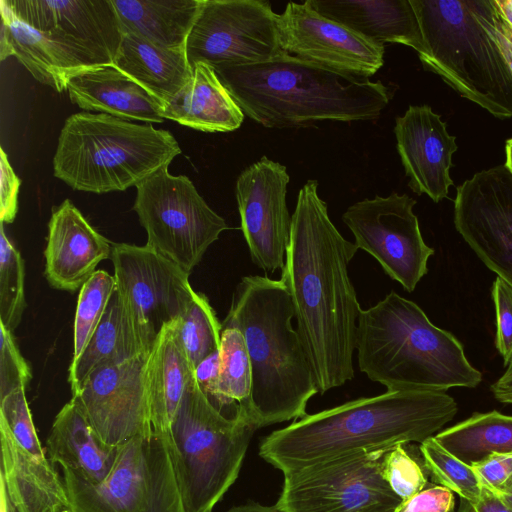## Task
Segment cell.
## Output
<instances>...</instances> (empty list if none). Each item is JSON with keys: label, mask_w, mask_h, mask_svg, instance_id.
<instances>
[{"label": "cell", "mask_w": 512, "mask_h": 512, "mask_svg": "<svg viewBox=\"0 0 512 512\" xmlns=\"http://www.w3.org/2000/svg\"><path fill=\"white\" fill-rule=\"evenodd\" d=\"M55 512H70L69 509H62V510H58V511H55Z\"/></svg>", "instance_id": "52"}, {"label": "cell", "mask_w": 512, "mask_h": 512, "mask_svg": "<svg viewBox=\"0 0 512 512\" xmlns=\"http://www.w3.org/2000/svg\"><path fill=\"white\" fill-rule=\"evenodd\" d=\"M399 509H400V508H399ZM399 509H397V510H393V511H388V512H398V511H399Z\"/></svg>", "instance_id": "54"}, {"label": "cell", "mask_w": 512, "mask_h": 512, "mask_svg": "<svg viewBox=\"0 0 512 512\" xmlns=\"http://www.w3.org/2000/svg\"><path fill=\"white\" fill-rule=\"evenodd\" d=\"M45 448L54 465L95 483L108 475L117 450L101 441L73 397L56 415Z\"/></svg>", "instance_id": "25"}, {"label": "cell", "mask_w": 512, "mask_h": 512, "mask_svg": "<svg viewBox=\"0 0 512 512\" xmlns=\"http://www.w3.org/2000/svg\"><path fill=\"white\" fill-rule=\"evenodd\" d=\"M507 142L512 145V138L507 140Z\"/></svg>", "instance_id": "53"}, {"label": "cell", "mask_w": 512, "mask_h": 512, "mask_svg": "<svg viewBox=\"0 0 512 512\" xmlns=\"http://www.w3.org/2000/svg\"><path fill=\"white\" fill-rule=\"evenodd\" d=\"M394 134L409 187L438 203L448 197L456 137L428 105H411L396 118Z\"/></svg>", "instance_id": "21"}, {"label": "cell", "mask_w": 512, "mask_h": 512, "mask_svg": "<svg viewBox=\"0 0 512 512\" xmlns=\"http://www.w3.org/2000/svg\"><path fill=\"white\" fill-rule=\"evenodd\" d=\"M25 268L20 252L0 225V324L13 332L20 324L25 307Z\"/></svg>", "instance_id": "37"}, {"label": "cell", "mask_w": 512, "mask_h": 512, "mask_svg": "<svg viewBox=\"0 0 512 512\" xmlns=\"http://www.w3.org/2000/svg\"><path fill=\"white\" fill-rule=\"evenodd\" d=\"M434 437L452 454L472 465L492 454L512 452V415L496 410L474 413Z\"/></svg>", "instance_id": "32"}, {"label": "cell", "mask_w": 512, "mask_h": 512, "mask_svg": "<svg viewBox=\"0 0 512 512\" xmlns=\"http://www.w3.org/2000/svg\"><path fill=\"white\" fill-rule=\"evenodd\" d=\"M112 243L86 220L69 200L54 207L44 251L45 277L59 290L74 292L111 257Z\"/></svg>", "instance_id": "22"}, {"label": "cell", "mask_w": 512, "mask_h": 512, "mask_svg": "<svg viewBox=\"0 0 512 512\" xmlns=\"http://www.w3.org/2000/svg\"><path fill=\"white\" fill-rule=\"evenodd\" d=\"M322 16L379 43L422 48L418 20L410 0H307Z\"/></svg>", "instance_id": "24"}, {"label": "cell", "mask_w": 512, "mask_h": 512, "mask_svg": "<svg viewBox=\"0 0 512 512\" xmlns=\"http://www.w3.org/2000/svg\"><path fill=\"white\" fill-rule=\"evenodd\" d=\"M387 451L359 452L284 475L282 512H388L402 500L382 472Z\"/></svg>", "instance_id": "11"}, {"label": "cell", "mask_w": 512, "mask_h": 512, "mask_svg": "<svg viewBox=\"0 0 512 512\" xmlns=\"http://www.w3.org/2000/svg\"><path fill=\"white\" fill-rule=\"evenodd\" d=\"M177 339L195 367L220 349L222 325L207 297L195 292L185 311L175 321Z\"/></svg>", "instance_id": "34"}, {"label": "cell", "mask_w": 512, "mask_h": 512, "mask_svg": "<svg viewBox=\"0 0 512 512\" xmlns=\"http://www.w3.org/2000/svg\"><path fill=\"white\" fill-rule=\"evenodd\" d=\"M62 472L70 512H185L167 434L154 431L118 445L100 482Z\"/></svg>", "instance_id": "9"}, {"label": "cell", "mask_w": 512, "mask_h": 512, "mask_svg": "<svg viewBox=\"0 0 512 512\" xmlns=\"http://www.w3.org/2000/svg\"><path fill=\"white\" fill-rule=\"evenodd\" d=\"M283 51L336 73L369 79L384 64L385 47L330 20L304 3L279 14Z\"/></svg>", "instance_id": "20"}, {"label": "cell", "mask_w": 512, "mask_h": 512, "mask_svg": "<svg viewBox=\"0 0 512 512\" xmlns=\"http://www.w3.org/2000/svg\"><path fill=\"white\" fill-rule=\"evenodd\" d=\"M257 429L222 414L193 379L168 433L185 512H212L236 481Z\"/></svg>", "instance_id": "8"}, {"label": "cell", "mask_w": 512, "mask_h": 512, "mask_svg": "<svg viewBox=\"0 0 512 512\" xmlns=\"http://www.w3.org/2000/svg\"><path fill=\"white\" fill-rule=\"evenodd\" d=\"M180 153L167 130L105 113L80 112L64 122L53 170L74 190L102 194L136 186Z\"/></svg>", "instance_id": "7"}, {"label": "cell", "mask_w": 512, "mask_h": 512, "mask_svg": "<svg viewBox=\"0 0 512 512\" xmlns=\"http://www.w3.org/2000/svg\"><path fill=\"white\" fill-rule=\"evenodd\" d=\"M484 15L488 29L512 72V31L497 13L492 0H485Z\"/></svg>", "instance_id": "44"}, {"label": "cell", "mask_w": 512, "mask_h": 512, "mask_svg": "<svg viewBox=\"0 0 512 512\" xmlns=\"http://www.w3.org/2000/svg\"><path fill=\"white\" fill-rule=\"evenodd\" d=\"M424 467L437 485L443 486L459 498L477 501L482 485L471 465L444 448L434 436L420 443Z\"/></svg>", "instance_id": "35"}, {"label": "cell", "mask_w": 512, "mask_h": 512, "mask_svg": "<svg viewBox=\"0 0 512 512\" xmlns=\"http://www.w3.org/2000/svg\"><path fill=\"white\" fill-rule=\"evenodd\" d=\"M289 181L286 167L266 156L246 167L236 180L241 230L251 260L270 273L283 268L290 239Z\"/></svg>", "instance_id": "19"}, {"label": "cell", "mask_w": 512, "mask_h": 512, "mask_svg": "<svg viewBox=\"0 0 512 512\" xmlns=\"http://www.w3.org/2000/svg\"><path fill=\"white\" fill-rule=\"evenodd\" d=\"M123 33L169 49H186L204 0H111Z\"/></svg>", "instance_id": "29"}, {"label": "cell", "mask_w": 512, "mask_h": 512, "mask_svg": "<svg viewBox=\"0 0 512 512\" xmlns=\"http://www.w3.org/2000/svg\"><path fill=\"white\" fill-rule=\"evenodd\" d=\"M505 166L512 174V145L506 142V162Z\"/></svg>", "instance_id": "51"}, {"label": "cell", "mask_w": 512, "mask_h": 512, "mask_svg": "<svg viewBox=\"0 0 512 512\" xmlns=\"http://www.w3.org/2000/svg\"><path fill=\"white\" fill-rule=\"evenodd\" d=\"M454 224L478 258L512 286V174L505 165L457 187Z\"/></svg>", "instance_id": "17"}, {"label": "cell", "mask_w": 512, "mask_h": 512, "mask_svg": "<svg viewBox=\"0 0 512 512\" xmlns=\"http://www.w3.org/2000/svg\"><path fill=\"white\" fill-rule=\"evenodd\" d=\"M215 72L244 115L267 128L375 120L392 97L381 81L342 75L285 51Z\"/></svg>", "instance_id": "3"}, {"label": "cell", "mask_w": 512, "mask_h": 512, "mask_svg": "<svg viewBox=\"0 0 512 512\" xmlns=\"http://www.w3.org/2000/svg\"><path fill=\"white\" fill-rule=\"evenodd\" d=\"M31 378V369L12 332L0 324V400L18 389H26Z\"/></svg>", "instance_id": "39"}, {"label": "cell", "mask_w": 512, "mask_h": 512, "mask_svg": "<svg viewBox=\"0 0 512 512\" xmlns=\"http://www.w3.org/2000/svg\"><path fill=\"white\" fill-rule=\"evenodd\" d=\"M187 85L163 108L164 119L204 132L238 129L244 113L220 81L215 69L205 62L193 66Z\"/></svg>", "instance_id": "26"}, {"label": "cell", "mask_w": 512, "mask_h": 512, "mask_svg": "<svg viewBox=\"0 0 512 512\" xmlns=\"http://www.w3.org/2000/svg\"><path fill=\"white\" fill-rule=\"evenodd\" d=\"M20 179L14 173L8 156L0 149V220L12 223L18 211V192Z\"/></svg>", "instance_id": "43"}, {"label": "cell", "mask_w": 512, "mask_h": 512, "mask_svg": "<svg viewBox=\"0 0 512 512\" xmlns=\"http://www.w3.org/2000/svg\"><path fill=\"white\" fill-rule=\"evenodd\" d=\"M56 48L71 76L111 65L123 38L111 0H4Z\"/></svg>", "instance_id": "12"}, {"label": "cell", "mask_w": 512, "mask_h": 512, "mask_svg": "<svg viewBox=\"0 0 512 512\" xmlns=\"http://www.w3.org/2000/svg\"><path fill=\"white\" fill-rule=\"evenodd\" d=\"M1 487L16 512L69 509L63 477L47 457L25 389L0 400Z\"/></svg>", "instance_id": "15"}, {"label": "cell", "mask_w": 512, "mask_h": 512, "mask_svg": "<svg viewBox=\"0 0 512 512\" xmlns=\"http://www.w3.org/2000/svg\"><path fill=\"white\" fill-rule=\"evenodd\" d=\"M194 378V367L177 339L174 321L159 333L147 362L151 422L155 432L168 435Z\"/></svg>", "instance_id": "27"}, {"label": "cell", "mask_w": 512, "mask_h": 512, "mask_svg": "<svg viewBox=\"0 0 512 512\" xmlns=\"http://www.w3.org/2000/svg\"><path fill=\"white\" fill-rule=\"evenodd\" d=\"M71 102L85 111L124 120L162 123L164 104L113 64L75 73L67 80Z\"/></svg>", "instance_id": "23"}, {"label": "cell", "mask_w": 512, "mask_h": 512, "mask_svg": "<svg viewBox=\"0 0 512 512\" xmlns=\"http://www.w3.org/2000/svg\"><path fill=\"white\" fill-rule=\"evenodd\" d=\"M458 410L439 391H386L314 414L275 430L259 455L283 475L359 452L389 451L435 436Z\"/></svg>", "instance_id": "2"}, {"label": "cell", "mask_w": 512, "mask_h": 512, "mask_svg": "<svg viewBox=\"0 0 512 512\" xmlns=\"http://www.w3.org/2000/svg\"><path fill=\"white\" fill-rule=\"evenodd\" d=\"M454 508V493L443 486L432 484L402 503L398 512H453Z\"/></svg>", "instance_id": "41"}, {"label": "cell", "mask_w": 512, "mask_h": 512, "mask_svg": "<svg viewBox=\"0 0 512 512\" xmlns=\"http://www.w3.org/2000/svg\"><path fill=\"white\" fill-rule=\"evenodd\" d=\"M116 288L114 276L97 270L81 287L74 319L71 364L80 357L94 334Z\"/></svg>", "instance_id": "36"}, {"label": "cell", "mask_w": 512, "mask_h": 512, "mask_svg": "<svg viewBox=\"0 0 512 512\" xmlns=\"http://www.w3.org/2000/svg\"><path fill=\"white\" fill-rule=\"evenodd\" d=\"M492 3L501 19L512 31V0H492Z\"/></svg>", "instance_id": "48"}, {"label": "cell", "mask_w": 512, "mask_h": 512, "mask_svg": "<svg viewBox=\"0 0 512 512\" xmlns=\"http://www.w3.org/2000/svg\"><path fill=\"white\" fill-rule=\"evenodd\" d=\"M294 309L284 282L248 275L237 284L222 327L237 328L248 352L251 408L258 428L307 415L319 393L301 338L291 325Z\"/></svg>", "instance_id": "4"}, {"label": "cell", "mask_w": 512, "mask_h": 512, "mask_svg": "<svg viewBox=\"0 0 512 512\" xmlns=\"http://www.w3.org/2000/svg\"><path fill=\"white\" fill-rule=\"evenodd\" d=\"M356 350L360 371L387 391L445 392L474 388L482 380L458 339L394 291L361 310Z\"/></svg>", "instance_id": "5"}, {"label": "cell", "mask_w": 512, "mask_h": 512, "mask_svg": "<svg viewBox=\"0 0 512 512\" xmlns=\"http://www.w3.org/2000/svg\"><path fill=\"white\" fill-rule=\"evenodd\" d=\"M149 352L138 336L115 288L89 343L77 361L70 364L68 381L72 394L94 370L119 364Z\"/></svg>", "instance_id": "30"}, {"label": "cell", "mask_w": 512, "mask_h": 512, "mask_svg": "<svg viewBox=\"0 0 512 512\" xmlns=\"http://www.w3.org/2000/svg\"><path fill=\"white\" fill-rule=\"evenodd\" d=\"M456 512H512V508L496 492L482 486L477 501L459 498Z\"/></svg>", "instance_id": "46"}, {"label": "cell", "mask_w": 512, "mask_h": 512, "mask_svg": "<svg viewBox=\"0 0 512 512\" xmlns=\"http://www.w3.org/2000/svg\"><path fill=\"white\" fill-rule=\"evenodd\" d=\"M113 65L164 106L187 85L193 74L186 49L162 47L131 33H124Z\"/></svg>", "instance_id": "28"}, {"label": "cell", "mask_w": 512, "mask_h": 512, "mask_svg": "<svg viewBox=\"0 0 512 512\" xmlns=\"http://www.w3.org/2000/svg\"><path fill=\"white\" fill-rule=\"evenodd\" d=\"M116 289L133 326L151 351L161 330L185 311L195 291L190 274L148 245L112 243Z\"/></svg>", "instance_id": "14"}, {"label": "cell", "mask_w": 512, "mask_h": 512, "mask_svg": "<svg viewBox=\"0 0 512 512\" xmlns=\"http://www.w3.org/2000/svg\"><path fill=\"white\" fill-rule=\"evenodd\" d=\"M219 373L220 349L204 358L194 369L196 382L210 401L216 393Z\"/></svg>", "instance_id": "45"}, {"label": "cell", "mask_w": 512, "mask_h": 512, "mask_svg": "<svg viewBox=\"0 0 512 512\" xmlns=\"http://www.w3.org/2000/svg\"><path fill=\"white\" fill-rule=\"evenodd\" d=\"M496 493L512 508V476Z\"/></svg>", "instance_id": "50"}, {"label": "cell", "mask_w": 512, "mask_h": 512, "mask_svg": "<svg viewBox=\"0 0 512 512\" xmlns=\"http://www.w3.org/2000/svg\"><path fill=\"white\" fill-rule=\"evenodd\" d=\"M226 512H282L276 505L266 506L257 503L234 506Z\"/></svg>", "instance_id": "49"}, {"label": "cell", "mask_w": 512, "mask_h": 512, "mask_svg": "<svg viewBox=\"0 0 512 512\" xmlns=\"http://www.w3.org/2000/svg\"><path fill=\"white\" fill-rule=\"evenodd\" d=\"M491 295L496 313L495 345L508 365L512 360V286L497 277Z\"/></svg>", "instance_id": "40"}, {"label": "cell", "mask_w": 512, "mask_h": 512, "mask_svg": "<svg viewBox=\"0 0 512 512\" xmlns=\"http://www.w3.org/2000/svg\"><path fill=\"white\" fill-rule=\"evenodd\" d=\"M357 250L332 223L327 204L318 195V181H306L291 216L280 279L289 291L297 332L320 394L354 378L362 309L348 266Z\"/></svg>", "instance_id": "1"}, {"label": "cell", "mask_w": 512, "mask_h": 512, "mask_svg": "<svg viewBox=\"0 0 512 512\" xmlns=\"http://www.w3.org/2000/svg\"><path fill=\"white\" fill-rule=\"evenodd\" d=\"M168 167L135 186L133 210L147 233L146 245L190 274L228 226L187 176L171 175Z\"/></svg>", "instance_id": "10"}, {"label": "cell", "mask_w": 512, "mask_h": 512, "mask_svg": "<svg viewBox=\"0 0 512 512\" xmlns=\"http://www.w3.org/2000/svg\"><path fill=\"white\" fill-rule=\"evenodd\" d=\"M251 388V366L244 338L237 328L222 327L219 381L210 402L226 417L257 426L251 408Z\"/></svg>", "instance_id": "33"}, {"label": "cell", "mask_w": 512, "mask_h": 512, "mask_svg": "<svg viewBox=\"0 0 512 512\" xmlns=\"http://www.w3.org/2000/svg\"><path fill=\"white\" fill-rule=\"evenodd\" d=\"M149 353L94 370L72 394L109 446L154 432L147 385Z\"/></svg>", "instance_id": "18"}, {"label": "cell", "mask_w": 512, "mask_h": 512, "mask_svg": "<svg viewBox=\"0 0 512 512\" xmlns=\"http://www.w3.org/2000/svg\"><path fill=\"white\" fill-rule=\"evenodd\" d=\"M283 52L279 14L264 0H204L186 43L191 66L202 61L214 69L261 63Z\"/></svg>", "instance_id": "13"}, {"label": "cell", "mask_w": 512, "mask_h": 512, "mask_svg": "<svg viewBox=\"0 0 512 512\" xmlns=\"http://www.w3.org/2000/svg\"><path fill=\"white\" fill-rule=\"evenodd\" d=\"M382 472L391 490L403 503L430 485L423 468L409 454L405 444H399L384 454Z\"/></svg>", "instance_id": "38"}, {"label": "cell", "mask_w": 512, "mask_h": 512, "mask_svg": "<svg viewBox=\"0 0 512 512\" xmlns=\"http://www.w3.org/2000/svg\"><path fill=\"white\" fill-rule=\"evenodd\" d=\"M0 59L16 57L33 77L57 92L67 89L71 72L53 44L0 0Z\"/></svg>", "instance_id": "31"}, {"label": "cell", "mask_w": 512, "mask_h": 512, "mask_svg": "<svg viewBox=\"0 0 512 512\" xmlns=\"http://www.w3.org/2000/svg\"><path fill=\"white\" fill-rule=\"evenodd\" d=\"M491 391L499 402L512 404V360L504 374L491 385Z\"/></svg>", "instance_id": "47"}, {"label": "cell", "mask_w": 512, "mask_h": 512, "mask_svg": "<svg viewBox=\"0 0 512 512\" xmlns=\"http://www.w3.org/2000/svg\"><path fill=\"white\" fill-rule=\"evenodd\" d=\"M415 204L407 194L392 192L387 197L358 201L342 215L357 248L374 257L408 292L414 291L427 273L428 259L434 254L423 240L413 212Z\"/></svg>", "instance_id": "16"}, {"label": "cell", "mask_w": 512, "mask_h": 512, "mask_svg": "<svg viewBox=\"0 0 512 512\" xmlns=\"http://www.w3.org/2000/svg\"><path fill=\"white\" fill-rule=\"evenodd\" d=\"M423 67L499 119L512 117V72L488 29L485 0H410Z\"/></svg>", "instance_id": "6"}, {"label": "cell", "mask_w": 512, "mask_h": 512, "mask_svg": "<svg viewBox=\"0 0 512 512\" xmlns=\"http://www.w3.org/2000/svg\"><path fill=\"white\" fill-rule=\"evenodd\" d=\"M471 467L482 486L497 492L512 476V452L492 454Z\"/></svg>", "instance_id": "42"}]
</instances>
